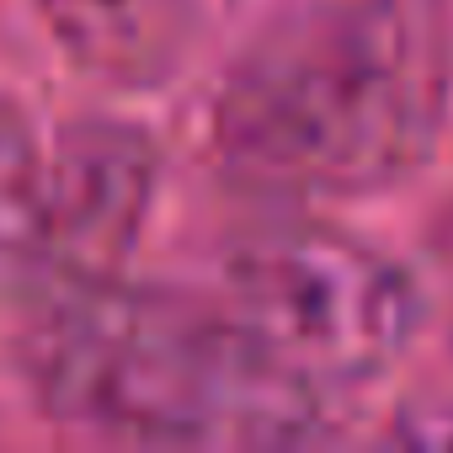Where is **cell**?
Instances as JSON below:
<instances>
[{"label": "cell", "mask_w": 453, "mask_h": 453, "mask_svg": "<svg viewBox=\"0 0 453 453\" xmlns=\"http://www.w3.org/2000/svg\"><path fill=\"white\" fill-rule=\"evenodd\" d=\"M448 54L405 0H315L273 22L219 91V150L278 192L405 176L442 128Z\"/></svg>", "instance_id": "6da1fadb"}, {"label": "cell", "mask_w": 453, "mask_h": 453, "mask_svg": "<svg viewBox=\"0 0 453 453\" xmlns=\"http://www.w3.org/2000/svg\"><path fill=\"white\" fill-rule=\"evenodd\" d=\"M43 400L86 426L160 442H288L315 395L273 373L224 310L81 278L33 342Z\"/></svg>", "instance_id": "7a4b0ae2"}, {"label": "cell", "mask_w": 453, "mask_h": 453, "mask_svg": "<svg viewBox=\"0 0 453 453\" xmlns=\"http://www.w3.org/2000/svg\"><path fill=\"white\" fill-rule=\"evenodd\" d=\"M224 315L246 347L310 389H347L384 373L416 320L411 283L373 246L326 224H273L224 267Z\"/></svg>", "instance_id": "3957f363"}, {"label": "cell", "mask_w": 453, "mask_h": 453, "mask_svg": "<svg viewBox=\"0 0 453 453\" xmlns=\"http://www.w3.org/2000/svg\"><path fill=\"white\" fill-rule=\"evenodd\" d=\"M155 192V150L139 128L81 123L49 160V241L43 262L81 278H107L134 246Z\"/></svg>", "instance_id": "277c9868"}, {"label": "cell", "mask_w": 453, "mask_h": 453, "mask_svg": "<svg viewBox=\"0 0 453 453\" xmlns=\"http://www.w3.org/2000/svg\"><path fill=\"white\" fill-rule=\"evenodd\" d=\"M65 43L107 75H160L181 49L192 0H43Z\"/></svg>", "instance_id": "5b68a950"}, {"label": "cell", "mask_w": 453, "mask_h": 453, "mask_svg": "<svg viewBox=\"0 0 453 453\" xmlns=\"http://www.w3.org/2000/svg\"><path fill=\"white\" fill-rule=\"evenodd\" d=\"M49 241V160L33 128L0 102V273L43 262Z\"/></svg>", "instance_id": "8992f818"}]
</instances>
